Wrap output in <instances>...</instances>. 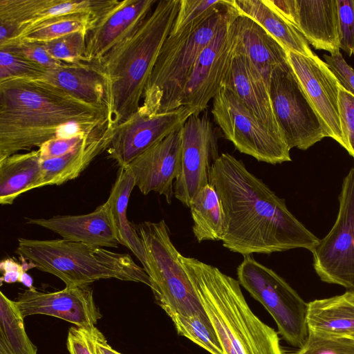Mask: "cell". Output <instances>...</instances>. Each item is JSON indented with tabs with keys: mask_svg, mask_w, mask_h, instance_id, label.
I'll use <instances>...</instances> for the list:
<instances>
[{
	"mask_svg": "<svg viewBox=\"0 0 354 354\" xmlns=\"http://www.w3.org/2000/svg\"><path fill=\"white\" fill-rule=\"evenodd\" d=\"M112 131L108 121L89 131L82 142L71 151L41 160V187L60 185L78 177L98 155L107 150Z\"/></svg>",
	"mask_w": 354,
	"mask_h": 354,
	"instance_id": "obj_22",
	"label": "cell"
},
{
	"mask_svg": "<svg viewBox=\"0 0 354 354\" xmlns=\"http://www.w3.org/2000/svg\"><path fill=\"white\" fill-rule=\"evenodd\" d=\"M297 28L317 50L339 51L337 0H295Z\"/></svg>",
	"mask_w": 354,
	"mask_h": 354,
	"instance_id": "obj_24",
	"label": "cell"
},
{
	"mask_svg": "<svg viewBox=\"0 0 354 354\" xmlns=\"http://www.w3.org/2000/svg\"><path fill=\"white\" fill-rule=\"evenodd\" d=\"M183 127L144 151L127 166L142 194L154 192L170 204L180 171Z\"/></svg>",
	"mask_w": 354,
	"mask_h": 354,
	"instance_id": "obj_18",
	"label": "cell"
},
{
	"mask_svg": "<svg viewBox=\"0 0 354 354\" xmlns=\"http://www.w3.org/2000/svg\"><path fill=\"white\" fill-rule=\"evenodd\" d=\"M97 17L86 12L51 17L33 26L14 39L42 43L76 32H87Z\"/></svg>",
	"mask_w": 354,
	"mask_h": 354,
	"instance_id": "obj_31",
	"label": "cell"
},
{
	"mask_svg": "<svg viewBox=\"0 0 354 354\" xmlns=\"http://www.w3.org/2000/svg\"><path fill=\"white\" fill-rule=\"evenodd\" d=\"M189 208L192 231L198 242L221 241L224 227L223 209L217 192L211 184L198 191Z\"/></svg>",
	"mask_w": 354,
	"mask_h": 354,
	"instance_id": "obj_29",
	"label": "cell"
},
{
	"mask_svg": "<svg viewBox=\"0 0 354 354\" xmlns=\"http://www.w3.org/2000/svg\"><path fill=\"white\" fill-rule=\"evenodd\" d=\"M89 131L80 132L69 137H58L44 142L38 149L41 160L57 158L71 151L82 142Z\"/></svg>",
	"mask_w": 354,
	"mask_h": 354,
	"instance_id": "obj_40",
	"label": "cell"
},
{
	"mask_svg": "<svg viewBox=\"0 0 354 354\" xmlns=\"http://www.w3.org/2000/svg\"><path fill=\"white\" fill-rule=\"evenodd\" d=\"M136 186L135 178L127 167H120L118 176L106 201L120 244L130 250L142 265L146 272L147 259L142 240L127 218V207L130 195Z\"/></svg>",
	"mask_w": 354,
	"mask_h": 354,
	"instance_id": "obj_26",
	"label": "cell"
},
{
	"mask_svg": "<svg viewBox=\"0 0 354 354\" xmlns=\"http://www.w3.org/2000/svg\"><path fill=\"white\" fill-rule=\"evenodd\" d=\"M232 2L239 14L259 24L287 51L304 56L315 54L298 28L270 8L263 0H232Z\"/></svg>",
	"mask_w": 354,
	"mask_h": 354,
	"instance_id": "obj_28",
	"label": "cell"
},
{
	"mask_svg": "<svg viewBox=\"0 0 354 354\" xmlns=\"http://www.w3.org/2000/svg\"><path fill=\"white\" fill-rule=\"evenodd\" d=\"M324 58L340 85L354 95V69L346 63L340 51L324 55Z\"/></svg>",
	"mask_w": 354,
	"mask_h": 354,
	"instance_id": "obj_41",
	"label": "cell"
},
{
	"mask_svg": "<svg viewBox=\"0 0 354 354\" xmlns=\"http://www.w3.org/2000/svg\"><path fill=\"white\" fill-rule=\"evenodd\" d=\"M339 203L333 226L310 252L322 281L354 290V167L343 180Z\"/></svg>",
	"mask_w": 354,
	"mask_h": 354,
	"instance_id": "obj_11",
	"label": "cell"
},
{
	"mask_svg": "<svg viewBox=\"0 0 354 354\" xmlns=\"http://www.w3.org/2000/svg\"><path fill=\"white\" fill-rule=\"evenodd\" d=\"M192 115L186 106L150 115L139 109L113 129L109 157L120 167L127 166L136 157L181 128Z\"/></svg>",
	"mask_w": 354,
	"mask_h": 354,
	"instance_id": "obj_14",
	"label": "cell"
},
{
	"mask_svg": "<svg viewBox=\"0 0 354 354\" xmlns=\"http://www.w3.org/2000/svg\"><path fill=\"white\" fill-rule=\"evenodd\" d=\"M236 28V50L245 56L269 88L272 71L288 63V51L259 24L239 13Z\"/></svg>",
	"mask_w": 354,
	"mask_h": 354,
	"instance_id": "obj_23",
	"label": "cell"
},
{
	"mask_svg": "<svg viewBox=\"0 0 354 354\" xmlns=\"http://www.w3.org/2000/svg\"><path fill=\"white\" fill-rule=\"evenodd\" d=\"M274 11L297 27L295 0H263Z\"/></svg>",
	"mask_w": 354,
	"mask_h": 354,
	"instance_id": "obj_44",
	"label": "cell"
},
{
	"mask_svg": "<svg viewBox=\"0 0 354 354\" xmlns=\"http://www.w3.org/2000/svg\"><path fill=\"white\" fill-rule=\"evenodd\" d=\"M0 50L19 55L30 61L52 69L64 65L65 62L51 57L41 43L12 39L0 44Z\"/></svg>",
	"mask_w": 354,
	"mask_h": 354,
	"instance_id": "obj_36",
	"label": "cell"
},
{
	"mask_svg": "<svg viewBox=\"0 0 354 354\" xmlns=\"http://www.w3.org/2000/svg\"><path fill=\"white\" fill-rule=\"evenodd\" d=\"M20 283L24 284L25 286L28 288V289L33 288V281L32 277L27 273V272H24L19 279V281Z\"/></svg>",
	"mask_w": 354,
	"mask_h": 354,
	"instance_id": "obj_46",
	"label": "cell"
},
{
	"mask_svg": "<svg viewBox=\"0 0 354 354\" xmlns=\"http://www.w3.org/2000/svg\"><path fill=\"white\" fill-rule=\"evenodd\" d=\"M41 80L54 85L82 102L105 108L110 112L109 80L97 63H66L57 68L48 69Z\"/></svg>",
	"mask_w": 354,
	"mask_h": 354,
	"instance_id": "obj_20",
	"label": "cell"
},
{
	"mask_svg": "<svg viewBox=\"0 0 354 354\" xmlns=\"http://www.w3.org/2000/svg\"><path fill=\"white\" fill-rule=\"evenodd\" d=\"M238 281L274 319L278 333L290 345L300 348L308 338V304L278 274L244 256L236 270Z\"/></svg>",
	"mask_w": 354,
	"mask_h": 354,
	"instance_id": "obj_8",
	"label": "cell"
},
{
	"mask_svg": "<svg viewBox=\"0 0 354 354\" xmlns=\"http://www.w3.org/2000/svg\"><path fill=\"white\" fill-rule=\"evenodd\" d=\"M86 31L76 32L42 42V45L53 58L68 64L87 62L86 55Z\"/></svg>",
	"mask_w": 354,
	"mask_h": 354,
	"instance_id": "obj_33",
	"label": "cell"
},
{
	"mask_svg": "<svg viewBox=\"0 0 354 354\" xmlns=\"http://www.w3.org/2000/svg\"><path fill=\"white\" fill-rule=\"evenodd\" d=\"M138 231L144 245L146 272L156 303L170 318L205 313L165 220L141 223Z\"/></svg>",
	"mask_w": 354,
	"mask_h": 354,
	"instance_id": "obj_7",
	"label": "cell"
},
{
	"mask_svg": "<svg viewBox=\"0 0 354 354\" xmlns=\"http://www.w3.org/2000/svg\"><path fill=\"white\" fill-rule=\"evenodd\" d=\"M178 335L210 354H225L218 336L206 313L171 318Z\"/></svg>",
	"mask_w": 354,
	"mask_h": 354,
	"instance_id": "obj_32",
	"label": "cell"
},
{
	"mask_svg": "<svg viewBox=\"0 0 354 354\" xmlns=\"http://www.w3.org/2000/svg\"><path fill=\"white\" fill-rule=\"evenodd\" d=\"M15 252L35 263L37 269L60 279L66 286H88L106 279L151 286L147 273L129 254L104 248L64 239L19 238Z\"/></svg>",
	"mask_w": 354,
	"mask_h": 354,
	"instance_id": "obj_6",
	"label": "cell"
},
{
	"mask_svg": "<svg viewBox=\"0 0 354 354\" xmlns=\"http://www.w3.org/2000/svg\"><path fill=\"white\" fill-rule=\"evenodd\" d=\"M288 62L315 110L327 137L344 147L339 109V82L315 53L304 56L288 51Z\"/></svg>",
	"mask_w": 354,
	"mask_h": 354,
	"instance_id": "obj_15",
	"label": "cell"
},
{
	"mask_svg": "<svg viewBox=\"0 0 354 354\" xmlns=\"http://www.w3.org/2000/svg\"><path fill=\"white\" fill-rule=\"evenodd\" d=\"M308 304L309 332L332 337L354 334V290Z\"/></svg>",
	"mask_w": 354,
	"mask_h": 354,
	"instance_id": "obj_25",
	"label": "cell"
},
{
	"mask_svg": "<svg viewBox=\"0 0 354 354\" xmlns=\"http://www.w3.org/2000/svg\"><path fill=\"white\" fill-rule=\"evenodd\" d=\"M232 0L176 33H169L164 41L138 109L153 115L181 106L185 86L196 62L228 19Z\"/></svg>",
	"mask_w": 354,
	"mask_h": 354,
	"instance_id": "obj_5",
	"label": "cell"
},
{
	"mask_svg": "<svg viewBox=\"0 0 354 354\" xmlns=\"http://www.w3.org/2000/svg\"><path fill=\"white\" fill-rule=\"evenodd\" d=\"M156 0H115L93 23L86 32V55L88 62L99 63L145 20Z\"/></svg>",
	"mask_w": 354,
	"mask_h": 354,
	"instance_id": "obj_17",
	"label": "cell"
},
{
	"mask_svg": "<svg viewBox=\"0 0 354 354\" xmlns=\"http://www.w3.org/2000/svg\"><path fill=\"white\" fill-rule=\"evenodd\" d=\"M180 0L158 1L139 26L97 63L110 87L113 129L140 108L160 48L177 17Z\"/></svg>",
	"mask_w": 354,
	"mask_h": 354,
	"instance_id": "obj_4",
	"label": "cell"
},
{
	"mask_svg": "<svg viewBox=\"0 0 354 354\" xmlns=\"http://www.w3.org/2000/svg\"><path fill=\"white\" fill-rule=\"evenodd\" d=\"M226 0H180L171 33H176L227 3Z\"/></svg>",
	"mask_w": 354,
	"mask_h": 354,
	"instance_id": "obj_37",
	"label": "cell"
},
{
	"mask_svg": "<svg viewBox=\"0 0 354 354\" xmlns=\"http://www.w3.org/2000/svg\"><path fill=\"white\" fill-rule=\"evenodd\" d=\"M209 183L222 205L221 241L231 252L247 256L296 248L311 251L319 242L288 210L284 199L231 154L219 155L211 167Z\"/></svg>",
	"mask_w": 354,
	"mask_h": 354,
	"instance_id": "obj_1",
	"label": "cell"
},
{
	"mask_svg": "<svg viewBox=\"0 0 354 354\" xmlns=\"http://www.w3.org/2000/svg\"><path fill=\"white\" fill-rule=\"evenodd\" d=\"M211 112L225 138L241 153L272 165L291 161L283 138L263 124L227 87L214 97Z\"/></svg>",
	"mask_w": 354,
	"mask_h": 354,
	"instance_id": "obj_9",
	"label": "cell"
},
{
	"mask_svg": "<svg viewBox=\"0 0 354 354\" xmlns=\"http://www.w3.org/2000/svg\"><path fill=\"white\" fill-rule=\"evenodd\" d=\"M223 86L232 91L268 129L283 138L272 109L268 86L245 56L236 50Z\"/></svg>",
	"mask_w": 354,
	"mask_h": 354,
	"instance_id": "obj_21",
	"label": "cell"
},
{
	"mask_svg": "<svg viewBox=\"0 0 354 354\" xmlns=\"http://www.w3.org/2000/svg\"><path fill=\"white\" fill-rule=\"evenodd\" d=\"M41 181L38 149L15 153L0 160V203L12 204L24 192L41 187Z\"/></svg>",
	"mask_w": 354,
	"mask_h": 354,
	"instance_id": "obj_27",
	"label": "cell"
},
{
	"mask_svg": "<svg viewBox=\"0 0 354 354\" xmlns=\"http://www.w3.org/2000/svg\"><path fill=\"white\" fill-rule=\"evenodd\" d=\"M339 48L354 55V0H337Z\"/></svg>",
	"mask_w": 354,
	"mask_h": 354,
	"instance_id": "obj_38",
	"label": "cell"
},
{
	"mask_svg": "<svg viewBox=\"0 0 354 354\" xmlns=\"http://www.w3.org/2000/svg\"><path fill=\"white\" fill-rule=\"evenodd\" d=\"M339 109L344 148L354 158V95L339 86Z\"/></svg>",
	"mask_w": 354,
	"mask_h": 354,
	"instance_id": "obj_39",
	"label": "cell"
},
{
	"mask_svg": "<svg viewBox=\"0 0 354 354\" xmlns=\"http://www.w3.org/2000/svg\"><path fill=\"white\" fill-rule=\"evenodd\" d=\"M238 15L233 6L228 19L202 50L196 62L181 102V106L189 109L193 115L205 111L209 101L224 85L236 51Z\"/></svg>",
	"mask_w": 354,
	"mask_h": 354,
	"instance_id": "obj_12",
	"label": "cell"
},
{
	"mask_svg": "<svg viewBox=\"0 0 354 354\" xmlns=\"http://www.w3.org/2000/svg\"><path fill=\"white\" fill-rule=\"evenodd\" d=\"M348 337H351L354 338V334H353V335H350V336H348Z\"/></svg>",
	"mask_w": 354,
	"mask_h": 354,
	"instance_id": "obj_47",
	"label": "cell"
},
{
	"mask_svg": "<svg viewBox=\"0 0 354 354\" xmlns=\"http://www.w3.org/2000/svg\"><path fill=\"white\" fill-rule=\"evenodd\" d=\"M296 354H354V338L332 337L309 332Z\"/></svg>",
	"mask_w": 354,
	"mask_h": 354,
	"instance_id": "obj_35",
	"label": "cell"
},
{
	"mask_svg": "<svg viewBox=\"0 0 354 354\" xmlns=\"http://www.w3.org/2000/svg\"><path fill=\"white\" fill-rule=\"evenodd\" d=\"M218 134L206 113L191 115L182 130L181 162L174 196L187 207L209 184L211 167L218 158Z\"/></svg>",
	"mask_w": 354,
	"mask_h": 354,
	"instance_id": "obj_13",
	"label": "cell"
},
{
	"mask_svg": "<svg viewBox=\"0 0 354 354\" xmlns=\"http://www.w3.org/2000/svg\"><path fill=\"white\" fill-rule=\"evenodd\" d=\"M88 330L91 336L95 354H121L108 344L104 335L95 326Z\"/></svg>",
	"mask_w": 354,
	"mask_h": 354,
	"instance_id": "obj_45",
	"label": "cell"
},
{
	"mask_svg": "<svg viewBox=\"0 0 354 354\" xmlns=\"http://www.w3.org/2000/svg\"><path fill=\"white\" fill-rule=\"evenodd\" d=\"M15 301L24 318L49 315L85 329L95 327L102 318L88 286H66L55 292H41L33 288L19 292Z\"/></svg>",
	"mask_w": 354,
	"mask_h": 354,
	"instance_id": "obj_16",
	"label": "cell"
},
{
	"mask_svg": "<svg viewBox=\"0 0 354 354\" xmlns=\"http://www.w3.org/2000/svg\"><path fill=\"white\" fill-rule=\"evenodd\" d=\"M110 112L75 98L44 80L0 82V160L61 137L65 127L88 131Z\"/></svg>",
	"mask_w": 354,
	"mask_h": 354,
	"instance_id": "obj_2",
	"label": "cell"
},
{
	"mask_svg": "<svg viewBox=\"0 0 354 354\" xmlns=\"http://www.w3.org/2000/svg\"><path fill=\"white\" fill-rule=\"evenodd\" d=\"M47 71L41 64L0 50V82L12 79L39 80Z\"/></svg>",
	"mask_w": 354,
	"mask_h": 354,
	"instance_id": "obj_34",
	"label": "cell"
},
{
	"mask_svg": "<svg viewBox=\"0 0 354 354\" xmlns=\"http://www.w3.org/2000/svg\"><path fill=\"white\" fill-rule=\"evenodd\" d=\"M66 346L70 354H95L88 329L71 327L68 332Z\"/></svg>",
	"mask_w": 354,
	"mask_h": 354,
	"instance_id": "obj_42",
	"label": "cell"
},
{
	"mask_svg": "<svg viewBox=\"0 0 354 354\" xmlns=\"http://www.w3.org/2000/svg\"><path fill=\"white\" fill-rule=\"evenodd\" d=\"M15 301L0 292V354H37Z\"/></svg>",
	"mask_w": 354,
	"mask_h": 354,
	"instance_id": "obj_30",
	"label": "cell"
},
{
	"mask_svg": "<svg viewBox=\"0 0 354 354\" xmlns=\"http://www.w3.org/2000/svg\"><path fill=\"white\" fill-rule=\"evenodd\" d=\"M20 260L21 264L12 258L5 259L1 261L0 270L3 272V276L0 279L1 283L3 281L7 283H12L19 281L24 272L37 268L35 263L23 257H20Z\"/></svg>",
	"mask_w": 354,
	"mask_h": 354,
	"instance_id": "obj_43",
	"label": "cell"
},
{
	"mask_svg": "<svg viewBox=\"0 0 354 354\" xmlns=\"http://www.w3.org/2000/svg\"><path fill=\"white\" fill-rule=\"evenodd\" d=\"M27 223L53 231L62 239L93 247L118 248L120 244L106 202L86 214L28 218Z\"/></svg>",
	"mask_w": 354,
	"mask_h": 354,
	"instance_id": "obj_19",
	"label": "cell"
},
{
	"mask_svg": "<svg viewBox=\"0 0 354 354\" xmlns=\"http://www.w3.org/2000/svg\"><path fill=\"white\" fill-rule=\"evenodd\" d=\"M180 259L225 354H285L278 333L252 312L238 280L195 258Z\"/></svg>",
	"mask_w": 354,
	"mask_h": 354,
	"instance_id": "obj_3",
	"label": "cell"
},
{
	"mask_svg": "<svg viewBox=\"0 0 354 354\" xmlns=\"http://www.w3.org/2000/svg\"><path fill=\"white\" fill-rule=\"evenodd\" d=\"M268 91L277 121L290 149L306 150L327 137L289 62L272 71Z\"/></svg>",
	"mask_w": 354,
	"mask_h": 354,
	"instance_id": "obj_10",
	"label": "cell"
}]
</instances>
